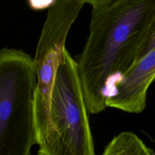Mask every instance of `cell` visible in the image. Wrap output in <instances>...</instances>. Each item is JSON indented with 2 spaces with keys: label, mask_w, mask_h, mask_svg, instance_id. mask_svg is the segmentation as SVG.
Returning a JSON list of instances; mask_svg holds the SVG:
<instances>
[{
  "label": "cell",
  "mask_w": 155,
  "mask_h": 155,
  "mask_svg": "<svg viewBox=\"0 0 155 155\" xmlns=\"http://www.w3.org/2000/svg\"><path fill=\"white\" fill-rule=\"evenodd\" d=\"M36 155H45V154H43V153H41L38 152V153L37 154H36Z\"/></svg>",
  "instance_id": "obj_9"
},
{
  "label": "cell",
  "mask_w": 155,
  "mask_h": 155,
  "mask_svg": "<svg viewBox=\"0 0 155 155\" xmlns=\"http://www.w3.org/2000/svg\"><path fill=\"white\" fill-rule=\"evenodd\" d=\"M30 7L33 10H43L50 7L54 0H28Z\"/></svg>",
  "instance_id": "obj_6"
},
{
  "label": "cell",
  "mask_w": 155,
  "mask_h": 155,
  "mask_svg": "<svg viewBox=\"0 0 155 155\" xmlns=\"http://www.w3.org/2000/svg\"><path fill=\"white\" fill-rule=\"evenodd\" d=\"M154 48H155V30L153 31L148 42L147 43L143 49L142 50V52L140 53L137 61H139L140 59L143 58L145 55H146L148 53H149L151 50H152Z\"/></svg>",
  "instance_id": "obj_7"
},
{
  "label": "cell",
  "mask_w": 155,
  "mask_h": 155,
  "mask_svg": "<svg viewBox=\"0 0 155 155\" xmlns=\"http://www.w3.org/2000/svg\"><path fill=\"white\" fill-rule=\"evenodd\" d=\"M154 81H155V78H154Z\"/></svg>",
  "instance_id": "obj_10"
},
{
  "label": "cell",
  "mask_w": 155,
  "mask_h": 155,
  "mask_svg": "<svg viewBox=\"0 0 155 155\" xmlns=\"http://www.w3.org/2000/svg\"><path fill=\"white\" fill-rule=\"evenodd\" d=\"M154 30L155 0H104L93 7L89 35L77 62L88 113L105 110L111 79L137 61Z\"/></svg>",
  "instance_id": "obj_1"
},
{
  "label": "cell",
  "mask_w": 155,
  "mask_h": 155,
  "mask_svg": "<svg viewBox=\"0 0 155 155\" xmlns=\"http://www.w3.org/2000/svg\"><path fill=\"white\" fill-rule=\"evenodd\" d=\"M85 3H88L90 4V5H91V6L95 7L98 5L99 4H101L104 0H83Z\"/></svg>",
  "instance_id": "obj_8"
},
{
  "label": "cell",
  "mask_w": 155,
  "mask_h": 155,
  "mask_svg": "<svg viewBox=\"0 0 155 155\" xmlns=\"http://www.w3.org/2000/svg\"><path fill=\"white\" fill-rule=\"evenodd\" d=\"M87 112L78 63L65 48L50 98V134L38 152L45 155H95Z\"/></svg>",
  "instance_id": "obj_3"
},
{
  "label": "cell",
  "mask_w": 155,
  "mask_h": 155,
  "mask_svg": "<svg viewBox=\"0 0 155 155\" xmlns=\"http://www.w3.org/2000/svg\"><path fill=\"white\" fill-rule=\"evenodd\" d=\"M119 78L106 93V106L142 113L146 107L148 88L155 78V48Z\"/></svg>",
  "instance_id": "obj_4"
},
{
  "label": "cell",
  "mask_w": 155,
  "mask_h": 155,
  "mask_svg": "<svg viewBox=\"0 0 155 155\" xmlns=\"http://www.w3.org/2000/svg\"><path fill=\"white\" fill-rule=\"evenodd\" d=\"M101 155H155L134 133L124 131L114 136Z\"/></svg>",
  "instance_id": "obj_5"
},
{
  "label": "cell",
  "mask_w": 155,
  "mask_h": 155,
  "mask_svg": "<svg viewBox=\"0 0 155 155\" xmlns=\"http://www.w3.org/2000/svg\"><path fill=\"white\" fill-rule=\"evenodd\" d=\"M35 66L21 50H0V155H32Z\"/></svg>",
  "instance_id": "obj_2"
}]
</instances>
